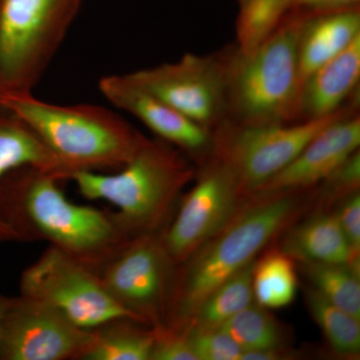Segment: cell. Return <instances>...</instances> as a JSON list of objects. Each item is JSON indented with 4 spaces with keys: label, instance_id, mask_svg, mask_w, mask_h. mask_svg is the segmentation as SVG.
Returning <instances> with one entry per match:
<instances>
[{
    "label": "cell",
    "instance_id": "5b68a950",
    "mask_svg": "<svg viewBox=\"0 0 360 360\" xmlns=\"http://www.w3.org/2000/svg\"><path fill=\"white\" fill-rule=\"evenodd\" d=\"M304 13L292 11L250 53L229 56V110L240 124L297 122L298 37Z\"/></svg>",
    "mask_w": 360,
    "mask_h": 360
},
{
    "label": "cell",
    "instance_id": "3957f363",
    "mask_svg": "<svg viewBox=\"0 0 360 360\" xmlns=\"http://www.w3.org/2000/svg\"><path fill=\"white\" fill-rule=\"evenodd\" d=\"M120 169L113 174L77 170L66 180L87 200L115 206L116 219L130 236L162 231L196 174L182 151L160 139H146Z\"/></svg>",
    "mask_w": 360,
    "mask_h": 360
},
{
    "label": "cell",
    "instance_id": "9a60e30c",
    "mask_svg": "<svg viewBox=\"0 0 360 360\" xmlns=\"http://www.w3.org/2000/svg\"><path fill=\"white\" fill-rule=\"evenodd\" d=\"M360 78V37L312 73L302 84L297 122L335 115L356 89Z\"/></svg>",
    "mask_w": 360,
    "mask_h": 360
},
{
    "label": "cell",
    "instance_id": "4fadbf2b",
    "mask_svg": "<svg viewBox=\"0 0 360 360\" xmlns=\"http://www.w3.org/2000/svg\"><path fill=\"white\" fill-rule=\"evenodd\" d=\"M359 146L360 116L350 113L321 130L288 167L250 194L266 195L314 188L359 150Z\"/></svg>",
    "mask_w": 360,
    "mask_h": 360
},
{
    "label": "cell",
    "instance_id": "f546056e",
    "mask_svg": "<svg viewBox=\"0 0 360 360\" xmlns=\"http://www.w3.org/2000/svg\"><path fill=\"white\" fill-rule=\"evenodd\" d=\"M295 11H307V13L335 11V9L355 7L359 0H291Z\"/></svg>",
    "mask_w": 360,
    "mask_h": 360
},
{
    "label": "cell",
    "instance_id": "d6a6232c",
    "mask_svg": "<svg viewBox=\"0 0 360 360\" xmlns=\"http://www.w3.org/2000/svg\"><path fill=\"white\" fill-rule=\"evenodd\" d=\"M0 106H1V105H0Z\"/></svg>",
    "mask_w": 360,
    "mask_h": 360
},
{
    "label": "cell",
    "instance_id": "4dcf8cb0",
    "mask_svg": "<svg viewBox=\"0 0 360 360\" xmlns=\"http://www.w3.org/2000/svg\"><path fill=\"white\" fill-rule=\"evenodd\" d=\"M11 300H13V297L0 293V328H1L2 319L11 305Z\"/></svg>",
    "mask_w": 360,
    "mask_h": 360
},
{
    "label": "cell",
    "instance_id": "5bb4252c",
    "mask_svg": "<svg viewBox=\"0 0 360 360\" xmlns=\"http://www.w3.org/2000/svg\"><path fill=\"white\" fill-rule=\"evenodd\" d=\"M99 89L110 103L141 120L161 141L186 155L212 148V131L201 127L134 84L127 75L99 80Z\"/></svg>",
    "mask_w": 360,
    "mask_h": 360
},
{
    "label": "cell",
    "instance_id": "30bf717a",
    "mask_svg": "<svg viewBox=\"0 0 360 360\" xmlns=\"http://www.w3.org/2000/svg\"><path fill=\"white\" fill-rule=\"evenodd\" d=\"M127 77L212 131L229 112V56L186 53L176 63L134 71Z\"/></svg>",
    "mask_w": 360,
    "mask_h": 360
},
{
    "label": "cell",
    "instance_id": "2e32d148",
    "mask_svg": "<svg viewBox=\"0 0 360 360\" xmlns=\"http://www.w3.org/2000/svg\"><path fill=\"white\" fill-rule=\"evenodd\" d=\"M360 37L356 6L321 13H304L298 37L300 89L317 68L335 58Z\"/></svg>",
    "mask_w": 360,
    "mask_h": 360
},
{
    "label": "cell",
    "instance_id": "7c38bea8",
    "mask_svg": "<svg viewBox=\"0 0 360 360\" xmlns=\"http://www.w3.org/2000/svg\"><path fill=\"white\" fill-rule=\"evenodd\" d=\"M94 330L75 326L32 298L13 297L0 328V360L82 359Z\"/></svg>",
    "mask_w": 360,
    "mask_h": 360
},
{
    "label": "cell",
    "instance_id": "603a6c76",
    "mask_svg": "<svg viewBox=\"0 0 360 360\" xmlns=\"http://www.w3.org/2000/svg\"><path fill=\"white\" fill-rule=\"evenodd\" d=\"M236 20L238 49L250 53L269 39L292 11L291 0H243Z\"/></svg>",
    "mask_w": 360,
    "mask_h": 360
},
{
    "label": "cell",
    "instance_id": "6da1fadb",
    "mask_svg": "<svg viewBox=\"0 0 360 360\" xmlns=\"http://www.w3.org/2000/svg\"><path fill=\"white\" fill-rule=\"evenodd\" d=\"M315 188L246 196L224 229L176 265L162 328L186 331L206 297L314 208Z\"/></svg>",
    "mask_w": 360,
    "mask_h": 360
},
{
    "label": "cell",
    "instance_id": "d6986e66",
    "mask_svg": "<svg viewBox=\"0 0 360 360\" xmlns=\"http://www.w3.org/2000/svg\"><path fill=\"white\" fill-rule=\"evenodd\" d=\"M220 328L243 350V360L281 359L288 355L283 326L257 302L233 315Z\"/></svg>",
    "mask_w": 360,
    "mask_h": 360
},
{
    "label": "cell",
    "instance_id": "8fae6325",
    "mask_svg": "<svg viewBox=\"0 0 360 360\" xmlns=\"http://www.w3.org/2000/svg\"><path fill=\"white\" fill-rule=\"evenodd\" d=\"M195 179L174 219L161 231L163 245L175 265L224 229L246 198L236 174L217 158H212L196 172Z\"/></svg>",
    "mask_w": 360,
    "mask_h": 360
},
{
    "label": "cell",
    "instance_id": "52a82bcc",
    "mask_svg": "<svg viewBox=\"0 0 360 360\" xmlns=\"http://www.w3.org/2000/svg\"><path fill=\"white\" fill-rule=\"evenodd\" d=\"M354 112L350 106L316 120L274 124L220 123L212 131V158L227 165L246 196L278 174L321 130Z\"/></svg>",
    "mask_w": 360,
    "mask_h": 360
},
{
    "label": "cell",
    "instance_id": "8992f818",
    "mask_svg": "<svg viewBox=\"0 0 360 360\" xmlns=\"http://www.w3.org/2000/svg\"><path fill=\"white\" fill-rule=\"evenodd\" d=\"M79 0H0V94L32 92L65 39Z\"/></svg>",
    "mask_w": 360,
    "mask_h": 360
},
{
    "label": "cell",
    "instance_id": "ba28073f",
    "mask_svg": "<svg viewBox=\"0 0 360 360\" xmlns=\"http://www.w3.org/2000/svg\"><path fill=\"white\" fill-rule=\"evenodd\" d=\"M20 288V295L45 303L82 328L116 319L141 323L111 297L94 270L53 246L23 270Z\"/></svg>",
    "mask_w": 360,
    "mask_h": 360
},
{
    "label": "cell",
    "instance_id": "277c9868",
    "mask_svg": "<svg viewBox=\"0 0 360 360\" xmlns=\"http://www.w3.org/2000/svg\"><path fill=\"white\" fill-rule=\"evenodd\" d=\"M0 104L39 137L65 167L66 179L77 170L120 169L148 139L101 106L58 105L32 92L0 94Z\"/></svg>",
    "mask_w": 360,
    "mask_h": 360
},
{
    "label": "cell",
    "instance_id": "484cf974",
    "mask_svg": "<svg viewBox=\"0 0 360 360\" xmlns=\"http://www.w3.org/2000/svg\"><path fill=\"white\" fill-rule=\"evenodd\" d=\"M315 188L314 210H333L341 200L359 193L360 187V153H352Z\"/></svg>",
    "mask_w": 360,
    "mask_h": 360
},
{
    "label": "cell",
    "instance_id": "ffe728a7",
    "mask_svg": "<svg viewBox=\"0 0 360 360\" xmlns=\"http://www.w3.org/2000/svg\"><path fill=\"white\" fill-rule=\"evenodd\" d=\"M142 326L146 324L116 319L92 329L94 341L82 360H150L155 329Z\"/></svg>",
    "mask_w": 360,
    "mask_h": 360
},
{
    "label": "cell",
    "instance_id": "cb8c5ba5",
    "mask_svg": "<svg viewBox=\"0 0 360 360\" xmlns=\"http://www.w3.org/2000/svg\"><path fill=\"white\" fill-rule=\"evenodd\" d=\"M307 302L331 349L342 356H359L360 319L335 307L314 288L307 290Z\"/></svg>",
    "mask_w": 360,
    "mask_h": 360
},
{
    "label": "cell",
    "instance_id": "7a4b0ae2",
    "mask_svg": "<svg viewBox=\"0 0 360 360\" xmlns=\"http://www.w3.org/2000/svg\"><path fill=\"white\" fill-rule=\"evenodd\" d=\"M58 176L32 167L11 170L0 180V219L20 243L44 240L96 270L130 236L115 212L68 200Z\"/></svg>",
    "mask_w": 360,
    "mask_h": 360
},
{
    "label": "cell",
    "instance_id": "83f0119b",
    "mask_svg": "<svg viewBox=\"0 0 360 360\" xmlns=\"http://www.w3.org/2000/svg\"><path fill=\"white\" fill-rule=\"evenodd\" d=\"M155 340L150 360H198L186 331L165 328L155 329Z\"/></svg>",
    "mask_w": 360,
    "mask_h": 360
},
{
    "label": "cell",
    "instance_id": "7402d4cb",
    "mask_svg": "<svg viewBox=\"0 0 360 360\" xmlns=\"http://www.w3.org/2000/svg\"><path fill=\"white\" fill-rule=\"evenodd\" d=\"M257 259L255 258L238 274L220 284L205 298L194 315L189 328L195 326L219 328L233 315L255 302L252 276Z\"/></svg>",
    "mask_w": 360,
    "mask_h": 360
},
{
    "label": "cell",
    "instance_id": "1f68e13d",
    "mask_svg": "<svg viewBox=\"0 0 360 360\" xmlns=\"http://www.w3.org/2000/svg\"><path fill=\"white\" fill-rule=\"evenodd\" d=\"M239 1L243 2V0H239Z\"/></svg>",
    "mask_w": 360,
    "mask_h": 360
},
{
    "label": "cell",
    "instance_id": "ac0fdd59",
    "mask_svg": "<svg viewBox=\"0 0 360 360\" xmlns=\"http://www.w3.org/2000/svg\"><path fill=\"white\" fill-rule=\"evenodd\" d=\"M1 105V104H0ZM44 170L65 180L66 170L53 153L44 146L18 116L0 106V180L20 167ZM18 241L14 232L0 219V243Z\"/></svg>",
    "mask_w": 360,
    "mask_h": 360
},
{
    "label": "cell",
    "instance_id": "e0dca14e",
    "mask_svg": "<svg viewBox=\"0 0 360 360\" xmlns=\"http://www.w3.org/2000/svg\"><path fill=\"white\" fill-rule=\"evenodd\" d=\"M310 212L281 234L279 250L295 262L347 264L359 272V257L350 248L335 210Z\"/></svg>",
    "mask_w": 360,
    "mask_h": 360
},
{
    "label": "cell",
    "instance_id": "d4e9b609",
    "mask_svg": "<svg viewBox=\"0 0 360 360\" xmlns=\"http://www.w3.org/2000/svg\"><path fill=\"white\" fill-rule=\"evenodd\" d=\"M311 288L328 302L360 319L359 272L347 264L300 262Z\"/></svg>",
    "mask_w": 360,
    "mask_h": 360
},
{
    "label": "cell",
    "instance_id": "4316f807",
    "mask_svg": "<svg viewBox=\"0 0 360 360\" xmlns=\"http://www.w3.org/2000/svg\"><path fill=\"white\" fill-rule=\"evenodd\" d=\"M187 338L198 360H239L243 350L221 328L191 326Z\"/></svg>",
    "mask_w": 360,
    "mask_h": 360
},
{
    "label": "cell",
    "instance_id": "9c48e42d",
    "mask_svg": "<svg viewBox=\"0 0 360 360\" xmlns=\"http://www.w3.org/2000/svg\"><path fill=\"white\" fill-rule=\"evenodd\" d=\"M175 266L160 231L129 239L94 271L120 307L158 329L165 322Z\"/></svg>",
    "mask_w": 360,
    "mask_h": 360
},
{
    "label": "cell",
    "instance_id": "f1b7e54d",
    "mask_svg": "<svg viewBox=\"0 0 360 360\" xmlns=\"http://www.w3.org/2000/svg\"><path fill=\"white\" fill-rule=\"evenodd\" d=\"M341 229L356 257L360 255V193H355L341 200L333 208Z\"/></svg>",
    "mask_w": 360,
    "mask_h": 360
},
{
    "label": "cell",
    "instance_id": "44dd1931",
    "mask_svg": "<svg viewBox=\"0 0 360 360\" xmlns=\"http://www.w3.org/2000/svg\"><path fill=\"white\" fill-rule=\"evenodd\" d=\"M295 260L279 248H267L253 269L255 300L267 309H283L295 300L297 291Z\"/></svg>",
    "mask_w": 360,
    "mask_h": 360
}]
</instances>
